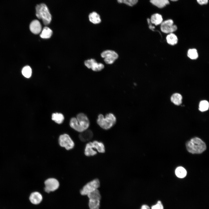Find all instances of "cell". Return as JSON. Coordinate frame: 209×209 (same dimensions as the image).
<instances>
[{
	"label": "cell",
	"mask_w": 209,
	"mask_h": 209,
	"mask_svg": "<svg viewBox=\"0 0 209 209\" xmlns=\"http://www.w3.org/2000/svg\"><path fill=\"white\" fill-rule=\"evenodd\" d=\"M117 1L119 3H124L130 6L135 5L138 2V0H117Z\"/></svg>",
	"instance_id": "f1b7e54d"
},
{
	"label": "cell",
	"mask_w": 209,
	"mask_h": 209,
	"mask_svg": "<svg viewBox=\"0 0 209 209\" xmlns=\"http://www.w3.org/2000/svg\"><path fill=\"white\" fill-rule=\"evenodd\" d=\"M100 186V182L98 179H95L85 185L80 191V194L87 195L89 193L97 189Z\"/></svg>",
	"instance_id": "5b68a950"
},
{
	"label": "cell",
	"mask_w": 209,
	"mask_h": 209,
	"mask_svg": "<svg viewBox=\"0 0 209 209\" xmlns=\"http://www.w3.org/2000/svg\"><path fill=\"white\" fill-rule=\"evenodd\" d=\"M163 21L162 16L158 13L153 14L151 16L150 19L151 23L156 26L161 24Z\"/></svg>",
	"instance_id": "2e32d148"
},
{
	"label": "cell",
	"mask_w": 209,
	"mask_h": 209,
	"mask_svg": "<svg viewBox=\"0 0 209 209\" xmlns=\"http://www.w3.org/2000/svg\"><path fill=\"white\" fill-rule=\"evenodd\" d=\"M170 0L173 1H177V0Z\"/></svg>",
	"instance_id": "d6a6232c"
},
{
	"label": "cell",
	"mask_w": 209,
	"mask_h": 209,
	"mask_svg": "<svg viewBox=\"0 0 209 209\" xmlns=\"http://www.w3.org/2000/svg\"><path fill=\"white\" fill-rule=\"evenodd\" d=\"M32 69L30 67L28 66H25L22 69V73L25 77L27 78H30L32 75Z\"/></svg>",
	"instance_id": "83f0119b"
},
{
	"label": "cell",
	"mask_w": 209,
	"mask_h": 209,
	"mask_svg": "<svg viewBox=\"0 0 209 209\" xmlns=\"http://www.w3.org/2000/svg\"><path fill=\"white\" fill-rule=\"evenodd\" d=\"M51 119L56 123L60 124L63 122L64 117L62 113L56 112L52 114Z\"/></svg>",
	"instance_id": "9a60e30c"
},
{
	"label": "cell",
	"mask_w": 209,
	"mask_h": 209,
	"mask_svg": "<svg viewBox=\"0 0 209 209\" xmlns=\"http://www.w3.org/2000/svg\"><path fill=\"white\" fill-rule=\"evenodd\" d=\"M175 173L176 176L180 178L184 177L187 174L185 169L182 167H177L175 170Z\"/></svg>",
	"instance_id": "cb8c5ba5"
},
{
	"label": "cell",
	"mask_w": 209,
	"mask_h": 209,
	"mask_svg": "<svg viewBox=\"0 0 209 209\" xmlns=\"http://www.w3.org/2000/svg\"><path fill=\"white\" fill-rule=\"evenodd\" d=\"M187 55L188 57L192 60L196 59L198 57L197 51L195 48L189 49L188 51Z\"/></svg>",
	"instance_id": "484cf974"
},
{
	"label": "cell",
	"mask_w": 209,
	"mask_h": 209,
	"mask_svg": "<svg viewBox=\"0 0 209 209\" xmlns=\"http://www.w3.org/2000/svg\"><path fill=\"white\" fill-rule=\"evenodd\" d=\"M167 42L168 44L171 45H174L176 44L178 41L176 36L174 33H169L166 37Z\"/></svg>",
	"instance_id": "d6986e66"
},
{
	"label": "cell",
	"mask_w": 209,
	"mask_h": 209,
	"mask_svg": "<svg viewBox=\"0 0 209 209\" xmlns=\"http://www.w3.org/2000/svg\"><path fill=\"white\" fill-rule=\"evenodd\" d=\"M44 191L47 193L55 191L58 188L60 185L58 181L54 178L46 179L44 182Z\"/></svg>",
	"instance_id": "ba28073f"
},
{
	"label": "cell",
	"mask_w": 209,
	"mask_h": 209,
	"mask_svg": "<svg viewBox=\"0 0 209 209\" xmlns=\"http://www.w3.org/2000/svg\"><path fill=\"white\" fill-rule=\"evenodd\" d=\"M116 118L112 113L107 114L104 117L102 114H100L98 116L97 123L102 128L108 130L113 127L116 122Z\"/></svg>",
	"instance_id": "277c9868"
},
{
	"label": "cell",
	"mask_w": 209,
	"mask_h": 209,
	"mask_svg": "<svg viewBox=\"0 0 209 209\" xmlns=\"http://www.w3.org/2000/svg\"><path fill=\"white\" fill-rule=\"evenodd\" d=\"M186 146L188 151L193 154H201L206 148L205 143L198 137L193 138L187 142Z\"/></svg>",
	"instance_id": "7a4b0ae2"
},
{
	"label": "cell",
	"mask_w": 209,
	"mask_h": 209,
	"mask_svg": "<svg viewBox=\"0 0 209 209\" xmlns=\"http://www.w3.org/2000/svg\"><path fill=\"white\" fill-rule=\"evenodd\" d=\"M60 145L67 150L72 149L74 147V143L70 136L64 134L60 136L59 138Z\"/></svg>",
	"instance_id": "52a82bcc"
},
{
	"label": "cell",
	"mask_w": 209,
	"mask_h": 209,
	"mask_svg": "<svg viewBox=\"0 0 209 209\" xmlns=\"http://www.w3.org/2000/svg\"><path fill=\"white\" fill-rule=\"evenodd\" d=\"M69 124L71 128L80 133L88 129L90 122L87 116L84 113H80L78 114L76 117L71 119Z\"/></svg>",
	"instance_id": "6da1fadb"
},
{
	"label": "cell",
	"mask_w": 209,
	"mask_h": 209,
	"mask_svg": "<svg viewBox=\"0 0 209 209\" xmlns=\"http://www.w3.org/2000/svg\"><path fill=\"white\" fill-rule=\"evenodd\" d=\"M151 209H164V208L161 201H158L156 204L152 206Z\"/></svg>",
	"instance_id": "f546056e"
},
{
	"label": "cell",
	"mask_w": 209,
	"mask_h": 209,
	"mask_svg": "<svg viewBox=\"0 0 209 209\" xmlns=\"http://www.w3.org/2000/svg\"><path fill=\"white\" fill-rule=\"evenodd\" d=\"M84 64L88 68L91 69L93 71L98 72L104 68V65L101 63H98L95 60L91 59L86 60Z\"/></svg>",
	"instance_id": "30bf717a"
},
{
	"label": "cell",
	"mask_w": 209,
	"mask_h": 209,
	"mask_svg": "<svg viewBox=\"0 0 209 209\" xmlns=\"http://www.w3.org/2000/svg\"><path fill=\"white\" fill-rule=\"evenodd\" d=\"M93 134L92 131L89 129H87L81 132L79 135V138L82 142L88 141L91 139L93 137Z\"/></svg>",
	"instance_id": "4fadbf2b"
},
{
	"label": "cell",
	"mask_w": 209,
	"mask_h": 209,
	"mask_svg": "<svg viewBox=\"0 0 209 209\" xmlns=\"http://www.w3.org/2000/svg\"><path fill=\"white\" fill-rule=\"evenodd\" d=\"M89 17L90 21L93 24H98L101 21L100 15L96 12H93L90 13Z\"/></svg>",
	"instance_id": "e0dca14e"
},
{
	"label": "cell",
	"mask_w": 209,
	"mask_h": 209,
	"mask_svg": "<svg viewBox=\"0 0 209 209\" xmlns=\"http://www.w3.org/2000/svg\"><path fill=\"white\" fill-rule=\"evenodd\" d=\"M141 209H150V208L148 206L146 205H143L142 206Z\"/></svg>",
	"instance_id": "1f68e13d"
},
{
	"label": "cell",
	"mask_w": 209,
	"mask_h": 209,
	"mask_svg": "<svg viewBox=\"0 0 209 209\" xmlns=\"http://www.w3.org/2000/svg\"><path fill=\"white\" fill-rule=\"evenodd\" d=\"M90 143L92 148L94 149H96L100 153H104L105 152V147L102 142L95 140Z\"/></svg>",
	"instance_id": "5bb4252c"
},
{
	"label": "cell",
	"mask_w": 209,
	"mask_h": 209,
	"mask_svg": "<svg viewBox=\"0 0 209 209\" xmlns=\"http://www.w3.org/2000/svg\"><path fill=\"white\" fill-rule=\"evenodd\" d=\"M182 96L179 93H176L173 94L171 97V100L174 104L179 105L182 103Z\"/></svg>",
	"instance_id": "44dd1931"
},
{
	"label": "cell",
	"mask_w": 209,
	"mask_h": 209,
	"mask_svg": "<svg viewBox=\"0 0 209 209\" xmlns=\"http://www.w3.org/2000/svg\"><path fill=\"white\" fill-rule=\"evenodd\" d=\"M53 33L52 30L48 27H44L41 32L40 36L43 39H48L51 36Z\"/></svg>",
	"instance_id": "ac0fdd59"
},
{
	"label": "cell",
	"mask_w": 209,
	"mask_h": 209,
	"mask_svg": "<svg viewBox=\"0 0 209 209\" xmlns=\"http://www.w3.org/2000/svg\"><path fill=\"white\" fill-rule=\"evenodd\" d=\"M150 1L153 4L160 8H163L169 3L168 0H150Z\"/></svg>",
	"instance_id": "7402d4cb"
},
{
	"label": "cell",
	"mask_w": 209,
	"mask_h": 209,
	"mask_svg": "<svg viewBox=\"0 0 209 209\" xmlns=\"http://www.w3.org/2000/svg\"><path fill=\"white\" fill-rule=\"evenodd\" d=\"M29 199L32 204L37 205L39 204L42 202L43 197L40 192L35 191L30 194Z\"/></svg>",
	"instance_id": "8fae6325"
},
{
	"label": "cell",
	"mask_w": 209,
	"mask_h": 209,
	"mask_svg": "<svg viewBox=\"0 0 209 209\" xmlns=\"http://www.w3.org/2000/svg\"><path fill=\"white\" fill-rule=\"evenodd\" d=\"M100 55L101 57L104 58L105 63L108 64H113L118 57V55L116 52L111 50L104 51Z\"/></svg>",
	"instance_id": "8992f818"
},
{
	"label": "cell",
	"mask_w": 209,
	"mask_h": 209,
	"mask_svg": "<svg viewBox=\"0 0 209 209\" xmlns=\"http://www.w3.org/2000/svg\"><path fill=\"white\" fill-rule=\"evenodd\" d=\"M197 1L199 4L202 5L207 4L208 0H197Z\"/></svg>",
	"instance_id": "4dcf8cb0"
},
{
	"label": "cell",
	"mask_w": 209,
	"mask_h": 209,
	"mask_svg": "<svg viewBox=\"0 0 209 209\" xmlns=\"http://www.w3.org/2000/svg\"><path fill=\"white\" fill-rule=\"evenodd\" d=\"M87 196L89 199L100 200L101 198L100 192L98 189L89 193Z\"/></svg>",
	"instance_id": "603a6c76"
},
{
	"label": "cell",
	"mask_w": 209,
	"mask_h": 209,
	"mask_svg": "<svg viewBox=\"0 0 209 209\" xmlns=\"http://www.w3.org/2000/svg\"><path fill=\"white\" fill-rule=\"evenodd\" d=\"M161 29L164 33H170L175 31L177 29V27L174 24L173 21L169 19L162 22L161 24Z\"/></svg>",
	"instance_id": "9c48e42d"
},
{
	"label": "cell",
	"mask_w": 209,
	"mask_h": 209,
	"mask_svg": "<svg viewBox=\"0 0 209 209\" xmlns=\"http://www.w3.org/2000/svg\"><path fill=\"white\" fill-rule=\"evenodd\" d=\"M88 205L89 209H99L100 200L89 199Z\"/></svg>",
	"instance_id": "d4e9b609"
},
{
	"label": "cell",
	"mask_w": 209,
	"mask_h": 209,
	"mask_svg": "<svg viewBox=\"0 0 209 209\" xmlns=\"http://www.w3.org/2000/svg\"><path fill=\"white\" fill-rule=\"evenodd\" d=\"M30 29L33 34H39L42 30L41 24L38 20H34L31 22L30 25Z\"/></svg>",
	"instance_id": "7c38bea8"
},
{
	"label": "cell",
	"mask_w": 209,
	"mask_h": 209,
	"mask_svg": "<svg viewBox=\"0 0 209 209\" xmlns=\"http://www.w3.org/2000/svg\"><path fill=\"white\" fill-rule=\"evenodd\" d=\"M97 153L96 151L92 148L90 142L88 143L86 145L84 150L85 155L88 156H93L96 155Z\"/></svg>",
	"instance_id": "ffe728a7"
},
{
	"label": "cell",
	"mask_w": 209,
	"mask_h": 209,
	"mask_svg": "<svg viewBox=\"0 0 209 209\" xmlns=\"http://www.w3.org/2000/svg\"><path fill=\"white\" fill-rule=\"evenodd\" d=\"M209 104L208 101L206 100L201 101L199 103V109L201 112L207 111L209 108Z\"/></svg>",
	"instance_id": "4316f807"
},
{
	"label": "cell",
	"mask_w": 209,
	"mask_h": 209,
	"mask_svg": "<svg viewBox=\"0 0 209 209\" xmlns=\"http://www.w3.org/2000/svg\"><path fill=\"white\" fill-rule=\"evenodd\" d=\"M36 15L42 20L45 25L49 24L51 21V15L47 6L44 3L37 5L35 7Z\"/></svg>",
	"instance_id": "3957f363"
}]
</instances>
